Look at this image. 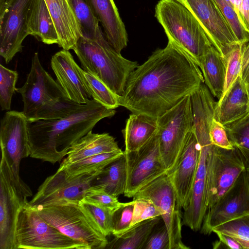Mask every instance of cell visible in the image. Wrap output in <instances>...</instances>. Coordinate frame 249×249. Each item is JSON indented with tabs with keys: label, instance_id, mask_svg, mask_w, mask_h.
Returning a JSON list of instances; mask_svg holds the SVG:
<instances>
[{
	"label": "cell",
	"instance_id": "cell-1",
	"mask_svg": "<svg viewBox=\"0 0 249 249\" xmlns=\"http://www.w3.org/2000/svg\"><path fill=\"white\" fill-rule=\"evenodd\" d=\"M199 67L172 41L129 74L120 106L157 118L204 83Z\"/></svg>",
	"mask_w": 249,
	"mask_h": 249
},
{
	"label": "cell",
	"instance_id": "cell-2",
	"mask_svg": "<svg viewBox=\"0 0 249 249\" xmlns=\"http://www.w3.org/2000/svg\"><path fill=\"white\" fill-rule=\"evenodd\" d=\"M115 113L92 99L63 118L28 121L30 157L52 164L60 162L98 122Z\"/></svg>",
	"mask_w": 249,
	"mask_h": 249
},
{
	"label": "cell",
	"instance_id": "cell-3",
	"mask_svg": "<svg viewBox=\"0 0 249 249\" xmlns=\"http://www.w3.org/2000/svg\"><path fill=\"white\" fill-rule=\"evenodd\" d=\"M23 103L22 113L28 121L63 118L80 105L70 100L65 92L41 65L34 53L26 82L16 89Z\"/></svg>",
	"mask_w": 249,
	"mask_h": 249
},
{
	"label": "cell",
	"instance_id": "cell-4",
	"mask_svg": "<svg viewBox=\"0 0 249 249\" xmlns=\"http://www.w3.org/2000/svg\"><path fill=\"white\" fill-rule=\"evenodd\" d=\"M83 70L103 81L113 92L121 96L137 61L123 57L105 38L101 29L92 37L81 36L73 49Z\"/></svg>",
	"mask_w": 249,
	"mask_h": 249
},
{
	"label": "cell",
	"instance_id": "cell-5",
	"mask_svg": "<svg viewBox=\"0 0 249 249\" xmlns=\"http://www.w3.org/2000/svg\"><path fill=\"white\" fill-rule=\"evenodd\" d=\"M155 16L168 40L199 67L203 56L214 46L192 12L178 0H160L155 8Z\"/></svg>",
	"mask_w": 249,
	"mask_h": 249
},
{
	"label": "cell",
	"instance_id": "cell-6",
	"mask_svg": "<svg viewBox=\"0 0 249 249\" xmlns=\"http://www.w3.org/2000/svg\"><path fill=\"white\" fill-rule=\"evenodd\" d=\"M47 222L88 249H106L108 241L91 215L79 203L33 207Z\"/></svg>",
	"mask_w": 249,
	"mask_h": 249
},
{
	"label": "cell",
	"instance_id": "cell-7",
	"mask_svg": "<svg viewBox=\"0 0 249 249\" xmlns=\"http://www.w3.org/2000/svg\"><path fill=\"white\" fill-rule=\"evenodd\" d=\"M88 249L44 220L29 202L18 211L15 232V249Z\"/></svg>",
	"mask_w": 249,
	"mask_h": 249
},
{
	"label": "cell",
	"instance_id": "cell-8",
	"mask_svg": "<svg viewBox=\"0 0 249 249\" xmlns=\"http://www.w3.org/2000/svg\"><path fill=\"white\" fill-rule=\"evenodd\" d=\"M30 188L1 156L0 165V249H15V232L20 209L32 196Z\"/></svg>",
	"mask_w": 249,
	"mask_h": 249
},
{
	"label": "cell",
	"instance_id": "cell-9",
	"mask_svg": "<svg viewBox=\"0 0 249 249\" xmlns=\"http://www.w3.org/2000/svg\"><path fill=\"white\" fill-rule=\"evenodd\" d=\"M245 170L243 158L235 148L226 150L214 146L209 158L203 220L210 216Z\"/></svg>",
	"mask_w": 249,
	"mask_h": 249
},
{
	"label": "cell",
	"instance_id": "cell-10",
	"mask_svg": "<svg viewBox=\"0 0 249 249\" xmlns=\"http://www.w3.org/2000/svg\"><path fill=\"white\" fill-rule=\"evenodd\" d=\"M161 156L167 171L174 166L194 119L190 96L157 118Z\"/></svg>",
	"mask_w": 249,
	"mask_h": 249
},
{
	"label": "cell",
	"instance_id": "cell-11",
	"mask_svg": "<svg viewBox=\"0 0 249 249\" xmlns=\"http://www.w3.org/2000/svg\"><path fill=\"white\" fill-rule=\"evenodd\" d=\"M133 199L151 200L161 211V218L170 236L171 249H188L182 241L183 213L170 176L166 172L142 187Z\"/></svg>",
	"mask_w": 249,
	"mask_h": 249
},
{
	"label": "cell",
	"instance_id": "cell-12",
	"mask_svg": "<svg viewBox=\"0 0 249 249\" xmlns=\"http://www.w3.org/2000/svg\"><path fill=\"white\" fill-rule=\"evenodd\" d=\"M35 0H0V55L9 63L22 50Z\"/></svg>",
	"mask_w": 249,
	"mask_h": 249
},
{
	"label": "cell",
	"instance_id": "cell-13",
	"mask_svg": "<svg viewBox=\"0 0 249 249\" xmlns=\"http://www.w3.org/2000/svg\"><path fill=\"white\" fill-rule=\"evenodd\" d=\"M102 170L71 177L64 169L59 168L39 186L29 203L36 207L69 202L79 203L91 187L93 180Z\"/></svg>",
	"mask_w": 249,
	"mask_h": 249
},
{
	"label": "cell",
	"instance_id": "cell-14",
	"mask_svg": "<svg viewBox=\"0 0 249 249\" xmlns=\"http://www.w3.org/2000/svg\"><path fill=\"white\" fill-rule=\"evenodd\" d=\"M127 178L124 196L132 197L144 185L167 171L162 160L159 136L156 134L142 147L124 151Z\"/></svg>",
	"mask_w": 249,
	"mask_h": 249
},
{
	"label": "cell",
	"instance_id": "cell-15",
	"mask_svg": "<svg viewBox=\"0 0 249 249\" xmlns=\"http://www.w3.org/2000/svg\"><path fill=\"white\" fill-rule=\"evenodd\" d=\"M200 22L214 47L223 55L240 44L214 0H178Z\"/></svg>",
	"mask_w": 249,
	"mask_h": 249
},
{
	"label": "cell",
	"instance_id": "cell-16",
	"mask_svg": "<svg viewBox=\"0 0 249 249\" xmlns=\"http://www.w3.org/2000/svg\"><path fill=\"white\" fill-rule=\"evenodd\" d=\"M28 122L22 112L15 110L5 112L0 121L1 156L18 176L21 159L30 156Z\"/></svg>",
	"mask_w": 249,
	"mask_h": 249
},
{
	"label": "cell",
	"instance_id": "cell-17",
	"mask_svg": "<svg viewBox=\"0 0 249 249\" xmlns=\"http://www.w3.org/2000/svg\"><path fill=\"white\" fill-rule=\"evenodd\" d=\"M200 149L193 129L187 134L173 167L166 172L171 178L179 205L183 210L191 197Z\"/></svg>",
	"mask_w": 249,
	"mask_h": 249
},
{
	"label": "cell",
	"instance_id": "cell-18",
	"mask_svg": "<svg viewBox=\"0 0 249 249\" xmlns=\"http://www.w3.org/2000/svg\"><path fill=\"white\" fill-rule=\"evenodd\" d=\"M247 215H249V173L246 169L210 216L203 220L200 232L210 234L214 227Z\"/></svg>",
	"mask_w": 249,
	"mask_h": 249
},
{
	"label": "cell",
	"instance_id": "cell-19",
	"mask_svg": "<svg viewBox=\"0 0 249 249\" xmlns=\"http://www.w3.org/2000/svg\"><path fill=\"white\" fill-rule=\"evenodd\" d=\"M200 154L191 195L184 210L182 225L194 231L200 230L206 210L208 170L209 158L214 146L211 142L198 143Z\"/></svg>",
	"mask_w": 249,
	"mask_h": 249
},
{
	"label": "cell",
	"instance_id": "cell-20",
	"mask_svg": "<svg viewBox=\"0 0 249 249\" xmlns=\"http://www.w3.org/2000/svg\"><path fill=\"white\" fill-rule=\"evenodd\" d=\"M52 69L68 98L79 104H87L92 99L78 65L69 50L62 49L56 53L51 60Z\"/></svg>",
	"mask_w": 249,
	"mask_h": 249
},
{
	"label": "cell",
	"instance_id": "cell-21",
	"mask_svg": "<svg viewBox=\"0 0 249 249\" xmlns=\"http://www.w3.org/2000/svg\"><path fill=\"white\" fill-rule=\"evenodd\" d=\"M44 1L57 33V45L64 50H73L82 34L71 0Z\"/></svg>",
	"mask_w": 249,
	"mask_h": 249
},
{
	"label": "cell",
	"instance_id": "cell-22",
	"mask_svg": "<svg viewBox=\"0 0 249 249\" xmlns=\"http://www.w3.org/2000/svg\"><path fill=\"white\" fill-rule=\"evenodd\" d=\"M103 27L106 38L118 53L126 47L127 35L113 0H86Z\"/></svg>",
	"mask_w": 249,
	"mask_h": 249
},
{
	"label": "cell",
	"instance_id": "cell-23",
	"mask_svg": "<svg viewBox=\"0 0 249 249\" xmlns=\"http://www.w3.org/2000/svg\"><path fill=\"white\" fill-rule=\"evenodd\" d=\"M249 113V92L240 76L220 102H216L213 118L225 126Z\"/></svg>",
	"mask_w": 249,
	"mask_h": 249
},
{
	"label": "cell",
	"instance_id": "cell-24",
	"mask_svg": "<svg viewBox=\"0 0 249 249\" xmlns=\"http://www.w3.org/2000/svg\"><path fill=\"white\" fill-rule=\"evenodd\" d=\"M115 138L108 133H94L92 131L74 142L60 166L100 153L120 149Z\"/></svg>",
	"mask_w": 249,
	"mask_h": 249
},
{
	"label": "cell",
	"instance_id": "cell-25",
	"mask_svg": "<svg viewBox=\"0 0 249 249\" xmlns=\"http://www.w3.org/2000/svg\"><path fill=\"white\" fill-rule=\"evenodd\" d=\"M157 130V118L144 114L132 113L122 131L124 151L138 150L156 134Z\"/></svg>",
	"mask_w": 249,
	"mask_h": 249
},
{
	"label": "cell",
	"instance_id": "cell-26",
	"mask_svg": "<svg viewBox=\"0 0 249 249\" xmlns=\"http://www.w3.org/2000/svg\"><path fill=\"white\" fill-rule=\"evenodd\" d=\"M199 67L204 83L211 93L219 100L222 95L226 74V60L214 46L202 58Z\"/></svg>",
	"mask_w": 249,
	"mask_h": 249
},
{
	"label": "cell",
	"instance_id": "cell-27",
	"mask_svg": "<svg viewBox=\"0 0 249 249\" xmlns=\"http://www.w3.org/2000/svg\"><path fill=\"white\" fill-rule=\"evenodd\" d=\"M28 34L47 45L58 43L57 33L44 0H35L28 20Z\"/></svg>",
	"mask_w": 249,
	"mask_h": 249
},
{
	"label": "cell",
	"instance_id": "cell-28",
	"mask_svg": "<svg viewBox=\"0 0 249 249\" xmlns=\"http://www.w3.org/2000/svg\"><path fill=\"white\" fill-rule=\"evenodd\" d=\"M126 178V160L124 154L102 169L92 181L91 187L117 197L124 194Z\"/></svg>",
	"mask_w": 249,
	"mask_h": 249
},
{
	"label": "cell",
	"instance_id": "cell-29",
	"mask_svg": "<svg viewBox=\"0 0 249 249\" xmlns=\"http://www.w3.org/2000/svg\"><path fill=\"white\" fill-rule=\"evenodd\" d=\"M161 216L150 218L130 227L108 242L106 249H142L151 232L160 223Z\"/></svg>",
	"mask_w": 249,
	"mask_h": 249
},
{
	"label": "cell",
	"instance_id": "cell-30",
	"mask_svg": "<svg viewBox=\"0 0 249 249\" xmlns=\"http://www.w3.org/2000/svg\"><path fill=\"white\" fill-rule=\"evenodd\" d=\"M124 154V151L120 149L89 157L59 168L64 169L69 176H75L102 170Z\"/></svg>",
	"mask_w": 249,
	"mask_h": 249
},
{
	"label": "cell",
	"instance_id": "cell-31",
	"mask_svg": "<svg viewBox=\"0 0 249 249\" xmlns=\"http://www.w3.org/2000/svg\"><path fill=\"white\" fill-rule=\"evenodd\" d=\"M82 74L93 99L108 109H115L120 106V96L113 92L95 76L82 70Z\"/></svg>",
	"mask_w": 249,
	"mask_h": 249
},
{
	"label": "cell",
	"instance_id": "cell-32",
	"mask_svg": "<svg viewBox=\"0 0 249 249\" xmlns=\"http://www.w3.org/2000/svg\"><path fill=\"white\" fill-rule=\"evenodd\" d=\"M212 232L229 236L236 240L243 249H249V215L217 226L212 229Z\"/></svg>",
	"mask_w": 249,
	"mask_h": 249
},
{
	"label": "cell",
	"instance_id": "cell-33",
	"mask_svg": "<svg viewBox=\"0 0 249 249\" xmlns=\"http://www.w3.org/2000/svg\"><path fill=\"white\" fill-rule=\"evenodd\" d=\"M79 23L82 36L92 37L100 30L99 21L86 0H70Z\"/></svg>",
	"mask_w": 249,
	"mask_h": 249
},
{
	"label": "cell",
	"instance_id": "cell-34",
	"mask_svg": "<svg viewBox=\"0 0 249 249\" xmlns=\"http://www.w3.org/2000/svg\"><path fill=\"white\" fill-rule=\"evenodd\" d=\"M243 44H238L225 55L226 74L223 89L220 102L240 76Z\"/></svg>",
	"mask_w": 249,
	"mask_h": 249
},
{
	"label": "cell",
	"instance_id": "cell-35",
	"mask_svg": "<svg viewBox=\"0 0 249 249\" xmlns=\"http://www.w3.org/2000/svg\"><path fill=\"white\" fill-rule=\"evenodd\" d=\"M224 126L234 148L249 152V113L237 121Z\"/></svg>",
	"mask_w": 249,
	"mask_h": 249
},
{
	"label": "cell",
	"instance_id": "cell-36",
	"mask_svg": "<svg viewBox=\"0 0 249 249\" xmlns=\"http://www.w3.org/2000/svg\"><path fill=\"white\" fill-rule=\"evenodd\" d=\"M18 78L17 71L0 65V105L1 110H9L11 108L12 98L16 91Z\"/></svg>",
	"mask_w": 249,
	"mask_h": 249
},
{
	"label": "cell",
	"instance_id": "cell-37",
	"mask_svg": "<svg viewBox=\"0 0 249 249\" xmlns=\"http://www.w3.org/2000/svg\"><path fill=\"white\" fill-rule=\"evenodd\" d=\"M230 25L233 34L240 44L249 41V32L242 24L237 13L230 2L225 0H214Z\"/></svg>",
	"mask_w": 249,
	"mask_h": 249
},
{
	"label": "cell",
	"instance_id": "cell-38",
	"mask_svg": "<svg viewBox=\"0 0 249 249\" xmlns=\"http://www.w3.org/2000/svg\"><path fill=\"white\" fill-rule=\"evenodd\" d=\"M134 200L122 203L114 211L112 216V234L118 236L128 229L133 218Z\"/></svg>",
	"mask_w": 249,
	"mask_h": 249
},
{
	"label": "cell",
	"instance_id": "cell-39",
	"mask_svg": "<svg viewBox=\"0 0 249 249\" xmlns=\"http://www.w3.org/2000/svg\"><path fill=\"white\" fill-rule=\"evenodd\" d=\"M80 204L91 215L106 237L112 234V216L111 211L96 204L81 200Z\"/></svg>",
	"mask_w": 249,
	"mask_h": 249
},
{
	"label": "cell",
	"instance_id": "cell-40",
	"mask_svg": "<svg viewBox=\"0 0 249 249\" xmlns=\"http://www.w3.org/2000/svg\"><path fill=\"white\" fill-rule=\"evenodd\" d=\"M133 200H134V206L130 227L142 221L162 215L161 211L151 200L143 197Z\"/></svg>",
	"mask_w": 249,
	"mask_h": 249
},
{
	"label": "cell",
	"instance_id": "cell-41",
	"mask_svg": "<svg viewBox=\"0 0 249 249\" xmlns=\"http://www.w3.org/2000/svg\"><path fill=\"white\" fill-rule=\"evenodd\" d=\"M83 200L98 205L112 213L122 204L119 201L117 196L91 187L86 192Z\"/></svg>",
	"mask_w": 249,
	"mask_h": 249
},
{
	"label": "cell",
	"instance_id": "cell-42",
	"mask_svg": "<svg viewBox=\"0 0 249 249\" xmlns=\"http://www.w3.org/2000/svg\"><path fill=\"white\" fill-rule=\"evenodd\" d=\"M158 224L151 232L142 249H171L170 236L165 224Z\"/></svg>",
	"mask_w": 249,
	"mask_h": 249
},
{
	"label": "cell",
	"instance_id": "cell-43",
	"mask_svg": "<svg viewBox=\"0 0 249 249\" xmlns=\"http://www.w3.org/2000/svg\"><path fill=\"white\" fill-rule=\"evenodd\" d=\"M210 137L213 145L226 150H232L234 148L230 142L224 126L215 119L213 120Z\"/></svg>",
	"mask_w": 249,
	"mask_h": 249
},
{
	"label": "cell",
	"instance_id": "cell-44",
	"mask_svg": "<svg viewBox=\"0 0 249 249\" xmlns=\"http://www.w3.org/2000/svg\"><path fill=\"white\" fill-rule=\"evenodd\" d=\"M240 77L249 92V41L242 46Z\"/></svg>",
	"mask_w": 249,
	"mask_h": 249
},
{
	"label": "cell",
	"instance_id": "cell-45",
	"mask_svg": "<svg viewBox=\"0 0 249 249\" xmlns=\"http://www.w3.org/2000/svg\"><path fill=\"white\" fill-rule=\"evenodd\" d=\"M234 8L243 27L249 32V0H237Z\"/></svg>",
	"mask_w": 249,
	"mask_h": 249
},
{
	"label": "cell",
	"instance_id": "cell-46",
	"mask_svg": "<svg viewBox=\"0 0 249 249\" xmlns=\"http://www.w3.org/2000/svg\"><path fill=\"white\" fill-rule=\"evenodd\" d=\"M219 238V241L213 244V248L218 249L224 246V248L231 249H241L242 246L232 238L220 233H215Z\"/></svg>",
	"mask_w": 249,
	"mask_h": 249
},
{
	"label": "cell",
	"instance_id": "cell-47",
	"mask_svg": "<svg viewBox=\"0 0 249 249\" xmlns=\"http://www.w3.org/2000/svg\"><path fill=\"white\" fill-rule=\"evenodd\" d=\"M241 155L244 161L246 169L249 173V152L236 149Z\"/></svg>",
	"mask_w": 249,
	"mask_h": 249
}]
</instances>
